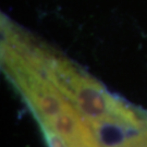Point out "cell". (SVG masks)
I'll return each instance as SVG.
<instances>
[{
	"mask_svg": "<svg viewBox=\"0 0 147 147\" xmlns=\"http://www.w3.org/2000/svg\"><path fill=\"white\" fill-rule=\"evenodd\" d=\"M36 55L47 78L83 115L97 137L107 130L135 133L146 121L131 107L110 95L72 61L37 40Z\"/></svg>",
	"mask_w": 147,
	"mask_h": 147,
	"instance_id": "1",
	"label": "cell"
}]
</instances>
